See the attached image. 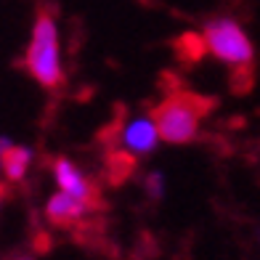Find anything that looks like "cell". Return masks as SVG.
Instances as JSON below:
<instances>
[{
  "instance_id": "obj_8",
  "label": "cell",
  "mask_w": 260,
  "mask_h": 260,
  "mask_svg": "<svg viewBox=\"0 0 260 260\" xmlns=\"http://www.w3.org/2000/svg\"><path fill=\"white\" fill-rule=\"evenodd\" d=\"M165 191H168V178H165V173L162 170H149L144 175V194L157 202V199L165 197Z\"/></svg>"
},
{
  "instance_id": "obj_1",
  "label": "cell",
  "mask_w": 260,
  "mask_h": 260,
  "mask_svg": "<svg viewBox=\"0 0 260 260\" xmlns=\"http://www.w3.org/2000/svg\"><path fill=\"white\" fill-rule=\"evenodd\" d=\"M24 69L45 90H56L67 82L61 24H58V16L48 8H40L32 21L24 51Z\"/></svg>"
},
{
  "instance_id": "obj_9",
  "label": "cell",
  "mask_w": 260,
  "mask_h": 260,
  "mask_svg": "<svg viewBox=\"0 0 260 260\" xmlns=\"http://www.w3.org/2000/svg\"><path fill=\"white\" fill-rule=\"evenodd\" d=\"M11 146H14V138H11V136H0V157H3Z\"/></svg>"
},
{
  "instance_id": "obj_6",
  "label": "cell",
  "mask_w": 260,
  "mask_h": 260,
  "mask_svg": "<svg viewBox=\"0 0 260 260\" xmlns=\"http://www.w3.org/2000/svg\"><path fill=\"white\" fill-rule=\"evenodd\" d=\"M93 212V205H85L75 197H67L61 191H53L48 194L43 205V215L45 220L56 229H75V226H82L88 220V215Z\"/></svg>"
},
{
  "instance_id": "obj_4",
  "label": "cell",
  "mask_w": 260,
  "mask_h": 260,
  "mask_svg": "<svg viewBox=\"0 0 260 260\" xmlns=\"http://www.w3.org/2000/svg\"><path fill=\"white\" fill-rule=\"evenodd\" d=\"M162 144L154 117L146 112H133L117 125L114 130V149L127 159H146Z\"/></svg>"
},
{
  "instance_id": "obj_2",
  "label": "cell",
  "mask_w": 260,
  "mask_h": 260,
  "mask_svg": "<svg viewBox=\"0 0 260 260\" xmlns=\"http://www.w3.org/2000/svg\"><path fill=\"white\" fill-rule=\"evenodd\" d=\"M199 43H202V51L231 69H250L255 61V45L250 35L231 16L210 19L199 35Z\"/></svg>"
},
{
  "instance_id": "obj_3",
  "label": "cell",
  "mask_w": 260,
  "mask_h": 260,
  "mask_svg": "<svg viewBox=\"0 0 260 260\" xmlns=\"http://www.w3.org/2000/svg\"><path fill=\"white\" fill-rule=\"evenodd\" d=\"M151 117H154L159 138L165 141V144L186 146V144H191V141H197L199 130H202L205 106L194 96L173 93V96L162 99L157 104V109L151 112Z\"/></svg>"
},
{
  "instance_id": "obj_7",
  "label": "cell",
  "mask_w": 260,
  "mask_h": 260,
  "mask_svg": "<svg viewBox=\"0 0 260 260\" xmlns=\"http://www.w3.org/2000/svg\"><path fill=\"white\" fill-rule=\"evenodd\" d=\"M32 165H35V149L27 146V144H16V141H14V146L0 157V170H3L6 181H11V183L24 181L32 170Z\"/></svg>"
},
{
  "instance_id": "obj_10",
  "label": "cell",
  "mask_w": 260,
  "mask_h": 260,
  "mask_svg": "<svg viewBox=\"0 0 260 260\" xmlns=\"http://www.w3.org/2000/svg\"><path fill=\"white\" fill-rule=\"evenodd\" d=\"M6 260H38V257L29 255V252H16V255H11V257H6Z\"/></svg>"
},
{
  "instance_id": "obj_5",
  "label": "cell",
  "mask_w": 260,
  "mask_h": 260,
  "mask_svg": "<svg viewBox=\"0 0 260 260\" xmlns=\"http://www.w3.org/2000/svg\"><path fill=\"white\" fill-rule=\"evenodd\" d=\"M51 178L53 188L67 197H75L85 205H96V183L88 175V170L69 157H56L51 162Z\"/></svg>"
}]
</instances>
